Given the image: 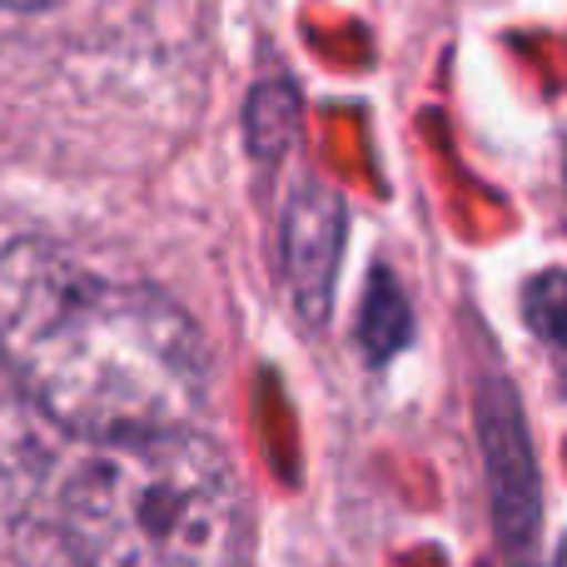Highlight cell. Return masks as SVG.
Returning a JSON list of instances; mask_svg holds the SVG:
<instances>
[{
	"mask_svg": "<svg viewBox=\"0 0 567 567\" xmlns=\"http://www.w3.org/2000/svg\"><path fill=\"white\" fill-rule=\"evenodd\" d=\"M478 443H483V468H488V503H493L498 543L513 567H528L543 523V488H538L528 419H523V403L503 373H488L478 389Z\"/></svg>",
	"mask_w": 567,
	"mask_h": 567,
	"instance_id": "obj_3",
	"label": "cell"
},
{
	"mask_svg": "<svg viewBox=\"0 0 567 567\" xmlns=\"http://www.w3.org/2000/svg\"><path fill=\"white\" fill-rule=\"evenodd\" d=\"M528 329L553 349V363H558V379L567 393V275L563 269H548V275L528 284Z\"/></svg>",
	"mask_w": 567,
	"mask_h": 567,
	"instance_id": "obj_7",
	"label": "cell"
},
{
	"mask_svg": "<svg viewBox=\"0 0 567 567\" xmlns=\"http://www.w3.org/2000/svg\"><path fill=\"white\" fill-rule=\"evenodd\" d=\"M293 125H299V95H293L289 80H269V85H259L249 95L245 130H249V150L259 159H279Z\"/></svg>",
	"mask_w": 567,
	"mask_h": 567,
	"instance_id": "obj_6",
	"label": "cell"
},
{
	"mask_svg": "<svg viewBox=\"0 0 567 567\" xmlns=\"http://www.w3.org/2000/svg\"><path fill=\"white\" fill-rule=\"evenodd\" d=\"M55 523L75 567H235L245 493L199 429L140 433L80 453Z\"/></svg>",
	"mask_w": 567,
	"mask_h": 567,
	"instance_id": "obj_2",
	"label": "cell"
},
{
	"mask_svg": "<svg viewBox=\"0 0 567 567\" xmlns=\"http://www.w3.org/2000/svg\"><path fill=\"white\" fill-rule=\"evenodd\" d=\"M55 0H0V10H16V16H30V10H50Z\"/></svg>",
	"mask_w": 567,
	"mask_h": 567,
	"instance_id": "obj_8",
	"label": "cell"
},
{
	"mask_svg": "<svg viewBox=\"0 0 567 567\" xmlns=\"http://www.w3.org/2000/svg\"><path fill=\"white\" fill-rule=\"evenodd\" d=\"M413 333V313H409V299H403L399 279L389 269H373L369 289H363V309H359V343L369 359H393V353L409 343Z\"/></svg>",
	"mask_w": 567,
	"mask_h": 567,
	"instance_id": "obj_5",
	"label": "cell"
},
{
	"mask_svg": "<svg viewBox=\"0 0 567 567\" xmlns=\"http://www.w3.org/2000/svg\"><path fill=\"white\" fill-rule=\"evenodd\" d=\"M0 363L40 419L85 443L195 429L209 403V349L185 303L40 235L0 245Z\"/></svg>",
	"mask_w": 567,
	"mask_h": 567,
	"instance_id": "obj_1",
	"label": "cell"
},
{
	"mask_svg": "<svg viewBox=\"0 0 567 567\" xmlns=\"http://www.w3.org/2000/svg\"><path fill=\"white\" fill-rule=\"evenodd\" d=\"M343 239H349V205L323 179H303L284 205V284L303 323L319 329L333 309Z\"/></svg>",
	"mask_w": 567,
	"mask_h": 567,
	"instance_id": "obj_4",
	"label": "cell"
}]
</instances>
